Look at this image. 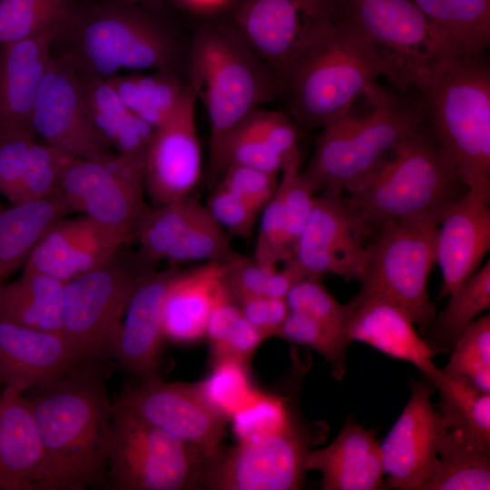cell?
<instances>
[{"instance_id": "obj_1", "label": "cell", "mask_w": 490, "mask_h": 490, "mask_svg": "<svg viewBox=\"0 0 490 490\" xmlns=\"http://www.w3.org/2000/svg\"><path fill=\"white\" fill-rule=\"evenodd\" d=\"M105 362L30 389L44 455L46 490L108 486L113 407Z\"/></svg>"}, {"instance_id": "obj_2", "label": "cell", "mask_w": 490, "mask_h": 490, "mask_svg": "<svg viewBox=\"0 0 490 490\" xmlns=\"http://www.w3.org/2000/svg\"><path fill=\"white\" fill-rule=\"evenodd\" d=\"M363 115L348 112L320 129L302 173L315 194L351 192L427 125L423 93H400L377 83L365 95Z\"/></svg>"}, {"instance_id": "obj_3", "label": "cell", "mask_w": 490, "mask_h": 490, "mask_svg": "<svg viewBox=\"0 0 490 490\" xmlns=\"http://www.w3.org/2000/svg\"><path fill=\"white\" fill-rule=\"evenodd\" d=\"M188 75L209 119L210 181L218 184L228 141L261 103L278 95L277 81L230 24L199 28L189 52Z\"/></svg>"}, {"instance_id": "obj_4", "label": "cell", "mask_w": 490, "mask_h": 490, "mask_svg": "<svg viewBox=\"0 0 490 490\" xmlns=\"http://www.w3.org/2000/svg\"><path fill=\"white\" fill-rule=\"evenodd\" d=\"M57 42L77 72L103 79L122 70L176 72L181 57L172 31L147 7L126 0H78Z\"/></svg>"}, {"instance_id": "obj_5", "label": "cell", "mask_w": 490, "mask_h": 490, "mask_svg": "<svg viewBox=\"0 0 490 490\" xmlns=\"http://www.w3.org/2000/svg\"><path fill=\"white\" fill-rule=\"evenodd\" d=\"M467 190L426 125L346 198L367 237H372L396 223L439 221Z\"/></svg>"}, {"instance_id": "obj_6", "label": "cell", "mask_w": 490, "mask_h": 490, "mask_svg": "<svg viewBox=\"0 0 490 490\" xmlns=\"http://www.w3.org/2000/svg\"><path fill=\"white\" fill-rule=\"evenodd\" d=\"M333 23L370 48L400 93H424L461 54L412 0H334Z\"/></svg>"}, {"instance_id": "obj_7", "label": "cell", "mask_w": 490, "mask_h": 490, "mask_svg": "<svg viewBox=\"0 0 490 490\" xmlns=\"http://www.w3.org/2000/svg\"><path fill=\"white\" fill-rule=\"evenodd\" d=\"M385 75L383 64L369 47L333 24L290 64L278 95L299 127L320 130L350 112Z\"/></svg>"}, {"instance_id": "obj_8", "label": "cell", "mask_w": 490, "mask_h": 490, "mask_svg": "<svg viewBox=\"0 0 490 490\" xmlns=\"http://www.w3.org/2000/svg\"><path fill=\"white\" fill-rule=\"evenodd\" d=\"M428 128L468 189L490 190V65L458 54L424 93Z\"/></svg>"}, {"instance_id": "obj_9", "label": "cell", "mask_w": 490, "mask_h": 490, "mask_svg": "<svg viewBox=\"0 0 490 490\" xmlns=\"http://www.w3.org/2000/svg\"><path fill=\"white\" fill-rule=\"evenodd\" d=\"M123 246L94 269L64 282L62 334L83 365L113 358L132 293L153 269L154 264Z\"/></svg>"}, {"instance_id": "obj_10", "label": "cell", "mask_w": 490, "mask_h": 490, "mask_svg": "<svg viewBox=\"0 0 490 490\" xmlns=\"http://www.w3.org/2000/svg\"><path fill=\"white\" fill-rule=\"evenodd\" d=\"M438 221L388 225L372 236L359 292L382 297L402 309L425 335L436 318L428 279L436 264Z\"/></svg>"}, {"instance_id": "obj_11", "label": "cell", "mask_w": 490, "mask_h": 490, "mask_svg": "<svg viewBox=\"0 0 490 490\" xmlns=\"http://www.w3.org/2000/svg\"><path fill=\"white\" fill-rule=\"evenodd\" d=\"M203 455L113 404L108 486L115 490L196 489Z\"/></svg>"}, {"instance_id": "obj_12", "label": "cell", "mask_w": 490, "mask_h": 490, "mask_svg": "<svg viewBox=\"0 0 490 490\" xmlns=\"http://www.w3.org/2000/svg\"><path fill=\"white\" fill-rule=\"evenodd\" d=\"M298 416L282 430L220 446L203 457L196 489L295 490L316 436Z\"/></svg>"}, {"instance_id": "obj_13", "label": "cell", "mask_w": 490, "mask_h": 490, "mask_svg": "<svg viewBox=\"0 0 490 490\" xmlns=\"http://www.w3.org/2000/svg\"><path fill=\"white\" fill-rule=\"evenodd\" d=\"M143 167L118 155L109 160L71 158L59 190L72 211L83 212L130 242L136 240L151 209L144 201Z\"/></svg>"}, {"instance_id": "obj_14", "label": "cell", "mask_w": 490, "mask_h": 490, "mask_svg": "<svg viewBox=\"0 0 490 490\" xmlns=\"http://www.w3.org/2000/svg\"><path fill=\"white\" fill-rule=\"evenodd\" d=\"M229 23L271 69L277 85L333 23L334 0H240Z\"/></svg>"}, {"instance_id": "obj_15", "label": "cell", "mask_w": 490, "mask_h": 490, "mask_svg": "<svg viewBox=\"0 0 490 490\" xmlns=\"http://www.w3.org/2000/svg\"><path fill=\"white\" fill-rule=\"evenodd\" d=\"M31 129L44 142L73 158L116 156L93 126L78 72L71 58L52 56L31 112Z\"/></svg>"}, {"instance_id": "obj_16", "label": "cell", "mask_w": 490, "mask_h": 490, "mask_svg": "<svg viewBox=\"0 0 490 490\" xmlns=\"http://www.w3.org/2000/svg\"><path fill=\"white\" fill-rule=\"evenodd\" d=\"M116 403L206 456L221 445L229 418L198 384L140 380Z\"/></svg>"}, {"instance_id": "obj_17", "label": "cell", "mask_w": 490, "mask_h": 490, "mask_svg": "<svg viewBox=\"0 0 490 490\" xmlns=\"http://www.w3.org/2000/svg\"><path fill=\"white\" fill-rule=\"evenodd\" d=\"M367 235L339 192L315 196L306 225L294 247V260L307 276L332 274L360 280L367 261Z\"/></svg>"}, {"instance_id": "obj_18", "label": "cell", "mask_w": 490, "mask_h": 490, "mask_svg": "<svg viewBox=\"0 0 490 490\" xmlns=\"http://www.w3.org/2000/svg\"><path fill=\"white\" fill-rule=\"evenodd\" d=\"M408 402L380 445L387 488L426 490L437 464L443 427L431 403L435 387L413 380Z\"/></svg>"}, {"instance_id": "obj_19", "label": "cell", "mask_w": 490, "mask_h": 490, "mask_svg": "<svg viewBox=\"0 0 490 490\" xmlns=\"http://www.w3.org/2000/svg\"><path fill=\"white\" fill-rule=\"evenodd\" d=\"M196 103L187 83L176 110L154 130L143 167L145 192L153 206L188 198L200 181L202 162Z\"/></svg>"}, {"instance_id": "obj_20", "label": "cell", "mask_w": 490, "mask_h": 490, "mask_svg": "<svg viewBox=\"0 0 490 490\" xmlns=\"http://www.w3.org/2000/svg\"><path fill=\"white\" fill-rule=\"evenodd\" d=\"M490 190L468 189L440 218L436 263L442 273L439 298L469 279L490 249Z\"/></svg>"}, {"instance_id": "obj_21", "label": "cell", "mask_w": 490, "mask_h": 490, "mask_svg": "<svg viewBox=\"0 0 490 490\" xmlns=\"http://www.w3.org/2000/svg\"><path fill=\"white\" fill-rule=\"evenodd\" d=\"M179 269L147 271L127 304L114 357L140 380L158 377L162 343V304L167 288Z\"/></svg>"}, {"instance_id": "obj_22", "label": "cell", "mask_w": 490, "mask_h": 490, "mask_svg": "<svg viewBox=\"0 0 490 490\" xmlns=\"http://www.w3.org/2000/svg\"><path fill=\"white\" fill-rule=\"evenodd\" d=\"M126 243L121 234L86 215L61 218L43 234L24 270L65 282L94 269Z\"/></svg>"}, {"instance_id": "obj_23", "label": "cell", "mask_w": 490, "mask_h": 490, "mask_svg": "<svg viewBox=\"0 0 490 490\" xmlns=\"http://www.w3.org/2000/svg\"><path fill=\"white\" fill-rule=\"evenodd\" d=\"M85 366L61 333L0 318V381L24 393Z\"/></svg>"}, {"instance_id": "obj_24", "label": "cell", "mask_w": 490, "mask_h": 490, "mask_svg": "<svg viewBox=\"0 0 490 490\" xmlns=\"http://www.w3.org/2000/svg\"><path fill=\"white\" fill-rule=\"evenodd\" d=\"M60 28L49 26L0 46V132H32V108Z\"/></svg>"}, {"instance_id": "obj_25", "label": "cell", "mask_w": 490, "mask_h": 490, "mask_svg": "<svg viewBox=\"0 0 490 490\" xmlns=\"http://www.w3.org/2000/svg\"><path fill=\"white\" fill-rule=\"evenodd\" d=\"M347 335L383 354L408 362L427 378L436 370L435 356L406 312L391 301L358 292L348 303Z\"/></svg>"}, {"instance_id": "obj_26", "label": "cell", "mask_w": 490, "mask_h": 490, "mask_svg": "<svg viewBox=\"0 0 490 490\" xmlns=\"http://www.w3.org/2000/svg\"><path fill=\"white\" fill-rule=\"evenodd\" d=\"M0 490H46L44 449L29 401L9 387L0 396Z\"/></svg>"}, {"instance_id": "obj_27", "label": "cell", "mask_w": 490, "mask_h": 490, "mask_svg": "<svg viewBox=\"0 0 490 490\" xmlns=\"http://www.w3.org/2000/svg\"><path fill=\"white\" fill-rule=\"evenodd\" d=\"M307 471L321 474L324 490H377L387 488L380 445L368 429L352 416L347 417L337 437L327 447L310 450Z\"/></svg>"}, {"instance_id": "obj_28", "label": "cell", "mask_w": 490, "mask_h": 490, "mask_svg": "<svg viewBox=\"0 0 490 490\" xmlns=\"http://www.w3.org/2000/svg\"><path fill=\"white\" fill-rule=\"evenodd\" d=\"M224 275L223 261L203 262L177 271L162 304L164 339L191 344L205 338L208 319Z\"/></svg>"}, {"instance_id": "obj_29", "label": "cell", "mask_w": 490, "mask_h": 490, "mask_svg": "<svg viewBox=\"0 0 490 490\" xmlns=\"http://www.w3.org/2000/svg\"><path fill=\"white\" fill-rule=\"evenodd\" d=\"M91 121L116 155L144 166L155 128L128 110L105 79L78 72Z\"/></svg>"}, {"instance_id": "obj_30", "label": "cell", "mask_w": 490, "mask_h": 490, "mask_svg": "<svg viewBox=\"0 0 490 490\" xmlns=\"http://www.w3.org/2000/svg\"><path fill=\"white\" fill-rule=\"evenodd\" d=\"M72 211L60 190L0 209V287L24 266L46 230Z\"/></svg>"}, {"instance_id": "obj_31", "label": "cell", "mask_w": 490, "mask_h": 490, "mask_svg": "<svg viewBox=\"0 0 490 490\" xmlns=\"http://www.w3.org/2000/svg\"><path fill=\"white\" fill-rule=\"evenodd\" d=\"M64 281L23 270L0 287V318L30 328L61 333Z\"/></svg>"}, {"instance_id": "obj_32", "label": "cell", "mask_w": 490, "mask_h": 490, "mask_svg": "<svg viewBox=\"0 0 490 490\" xmlns=\"http://www.w3.org/2000/svg\"><path fill=\"white\" fill-rule=\"evenodd\" d=\"M426 379L439 392L436 412L443 427L490 450V394L480 393L439 368Z\"/></svg>"}, {"instance_id": "obj_33", "label": "cell", "mask_w": 490, "mask_h": 490, "mask_svg": "<svg viewBox=\"0 0 490 490\" xmlns=\"http://www.w3.org/2000/svg\"><path fill=\"white\" fill-rule=\"evenodd\" d=\"M122 104L153 128L176 110L187 88L176 72L116 74L105 79Z\"/></svg>"}, {"instance_id": "obj_34", "label": "cell", "mask_w": 490, "mask_h": 490, "mask_svg": "<svg viewBox=\"0 0 490 490\" xmlns=\"http://www.w3.org/2000/svg\"><path fill=\"white\" fill-rule=\"evenodd\" d=\"M205 338L211 366L233 361L249 368L254 353L266 339L244 318L224 279L208 319Z\"/></svg>"}, {"instance_id": "obj_35", "label": "cell", "mask_w": 490, "mask_h": 490, "mask_svg": "<svg viewBox=\"0 0 490 490\" xmlns=\"http://www.w3.org/2000/svg\"><path fill=\"white\" fill-rule=\"evenodd\" d=\"M446 307L436 316L425 341L434 355L453 349L465 328L490 309V260L448 294Z\"/></svg>"}, {"instance_id": "obj_36", "label": "cell", "mask_w": 490, "mask_h": 490, "mask_svg": "<svg viewBox=\"0 0 490 490\" xmlns=\"http://www.w3.org/2000/svg\"><path fill=\"white\" fill-rule=\"evenodd\" d=\"M463 54L485 57L490 46V0H412Z\"/></svg>"}, {"instance_id": "obj_37", "label": "cell", "mask_w": 490, "mask_h": 490, "mask_svg": "<svg viewBox=\"0 0 490 490\" xmlns=\"http://www.w3.org/2000/svg\"><path fill=\"white\" fill-rule=\"evenodd\" d=\"M438 464L426 490H488L490 450L456 431L444 430L437 446Z\"/></svg>"}, {"instance_id": "obj_38", "label": "cell", "mask_w": 490, "mask_h": 490, "mask_svg": "<svg viewBox=\"0 0 490 490\" xmlns=\"http://www.w3.org/2000/svg\"><path fill=\"white\" fill-rule=\"evenodd\" d=\"M223 262L224 282L234 300L245 297L286 299L292 286L307 276L294 258L282 268L270 267L234 251Z\"/></svg>"}, {"instance_id": "obj_39", "label": "cell", "mask_w": 490, "mask_h": 490, "mask_svg": "<svg viewBox=\"0 0 490 490\" xmlns=\"http://www.w3.org/2000/svg\"><path fill=\"white\" fill-rule=\"evenodd\" d=\"M201 207L190 197L151 207L136 238L137 252L152 264L165 260Z\"/></svg>"}, {"instance_id": "obj_40", "label": "cell", "mask_w": 490, "mask_h": 490, "mask_svg": "<svg viewBox=\"0 0 490 490\" xmlns=\"http://www.w3.org/2000/svg\"><path fill=\"white\" fill-rule=\"evenodd\" d=\"M445 374L474 389L490 394V314L473 320L461 333L451 350Z\"/></svg>"}, {"instance_id": "obj_41", "label": "cell", "mask_w": 490, "mask_h": 490, "mask_svg": "<svg viewBox=\"0 0 490 490\" xmlns=\"http://www.w3.org/2000/svg\"><path fill=\"white\" fill-rule=\"evenodd\" d=\"M78 0H0V46L62 26Z\"/></svg>"}, {"instance_id": "obj_42", "label": "cell", "mask_w": 490, "mask_h": 490, "mask_svg": "<svg viewBox=\"0 0 490 490\" xmlns=\"http://www.w3.org/2000/svg\"><path fill=\"white\" fill-rule=\"evenodd\" d=\"M278 337L320 354L329 364L334 378L341 380L345 376L350 343L346 332L289 310Z\"/></svg>"}, {"instance_id": "obj_43", "label": "cell", "mask_w": 490, "mask_h": 490, "mask_svg": "<svg viewBox=\"0 0 490 490\" xmlns=\"http://www.w3.org/2000/svg\"><path fill=\"white\" fill-rule=\"evenodd\" d=\"M230 235L202 205L192 221L171 248L165 260L172 263L224 261L234 250Z\"/></svg>"}, {"instance_id": "obj_44", "label": "cell", "mask_w": 490, "mask_h": 490, "mask_svg": "<svg viewBox=\"0 0 490 490\" xmlns=\"http://www.w3.org/2000/svg\"><path fill=\"white\" fill-rule=\"evenodd\" d=\"M287 398L258 390L232 416L239 441L284 429L296 416Z\"/></svg>"}, {"instance_id": "obj_45", "label": "cell", "mask_w": 490, "mask_h": 490, "mask_svg": "<svg viewBox=\"0 0 490 490\" xmlns=\"http://www.w3.org/2000/svg\"><path fill=\"white\" fill-rule=\"evenodd\" d=\"M212 374L199 387L206 397L229 419L254 396L249 367L233 361L212 366Z\"/></svg>"}, {"instance_id": "obj_46", "label": "cell", "mask_w": 490, "mask_h": 490, "mask_svg": "<svg viewBox=\"0 0 490 490\" xmlns=\"http://www.w3.org/2000/svg\"><path fill=\"white\" fill-rule=\"evenodd\" d=\"M281 173L276 194L280 201L293 251L310 214L316 194L300 170V157L285 162Z\"/></svg>"}, {"instance_id": "obj_47", "label": "cell", "mask_w": 490, "mask_h": 490, "mask_svg": "<svg viewBox=\"0 0 490 490\" xmlns=\"http://www.w3.org/2000/svg\"><path fill=\"white\" fill-rule=\"evenodd\" d=\"M289 309L299 312L347 333L348 304H340L318 276H305L289 289ZM348 336V335H347Z\"/></svg>"}, {"instance_id": "obj_48", "label": "cell", "mask_w": 490, "mask_h": 490, "mask_svg": "<svg viewBox=\"0 0 490 490\" xmlns=\"http://www.w3.org/2000/svg\"><path fill=\"white\" fill-rule=\"evenodd\" d=\"M71 158L63 151L34 140L28 151L23 178L24 201L41 199L58 191L62 172Z\"/></svg>"}, {"instance_id": "obj_49", "label": "cell", "mask_w": 490, "mask_h": 490, "mask_svg": "<svg viewBox=\"0 0 490 490\" xmlns=\"http://www.w3.org/2000/svg\"><path fill=\"white\" fill-rule=\"evenodd\" d=\"M253 259L260 264L279 267L291 260L293 251L289 240L286 220L276 191L261 210Z\"/></svg>"}, {"instance_id": "obj_50", "label": "cell", "mask_w": 490, "mask_h": 490, "mask_svg": "<svg viewBox=\"0 0 490 490\" xmlns=\"http://www.w3.org/2000/svg\"><path fill=\"white\" fill-rule=\"evenodd\" d=\"M35 140L30 131L0 132V193L12 204L24 202L23 178L29 148Z\"/></svg>"}, {"instance_id": "obj_51", "label": "cell", "mask_w": 490, "mask_h": 490, "mask_svg": "<svg viewBox=\"0 0 490 490\" xmlns=\"http://www.w3.org/2000/svg\"><path fill=\"white\" fill-rule=\"evenodd\" d=\"M204 206L230 237H252L260 211L227 188L217 184Z\"/></svg>"}, {"instance_id": "obj_52", "label": "cell", "mask_w": 490, "mask_h": 490, "mask_svg": "<svg viewBox=\"0 0 490 490\" xmlns=\"http://www.w3.org/2000/svg\"><path fill=\"white\" fill-rule=\"evenodd\" d=\"M230 164H238L278 174L283 160L253 131L243 123L228 141L222 157V173Z\"/></svg>"}, {"instance_id": "obj_53", "label": "cell", "mask_w": 490, "mask_h": 490, "mask_svg": "<svg viewBox=\"0 0 490 490\" xmlns=\"http://www.w3.org/2000/svg\"><path fill=\"white\" fill-rule=\"evenodd\" d=\"M285 162L300 157L299 125L288 114L277 111H255L244 122Z\"/></svg>"}, {"instance_id": "obj_54", "label": "cell", "mask_w": 490, "mask_h": 490, "mask_svg": "<svg viewBox=\"0 0 490 490\" xmlns=\"http://www.w3.org/2000/svg\"><path fill=\"white\" fill-rule=\"evenodd\" d=\"M277 175L248 166L230 164L224 170L218 184L260 212L276 191L279 183Z\"/></svg>"}, {"instance_id": "obj_55", "label": "cell", "mask_w": 490, "mask_h": 490, "mask_svg": "<svg viewBox=\"0 0 490 490\" xmlns=\"http://www.w3.org/2000/svg\"><path fill=\"white\" fill-rule=\"evenodd\" d=\"M235 302L247 321L265 338L279 335L289 311L286 299L245 297Z\"/></svg>"}, {"instance_id": "obj_56", "label": "cell", "mask_w": 490, "mask_h": 490, "mask_svg": "<svg viewBox=\"0 0 490 490\" xmlns=\"http://www.w3.org/2000/svg\"><path fill=\"white\" fill-rule=\"evenodd\" d=\"M188 11L200 15H211L232 10L240 0H177Z\"/></svg>"}, {"instance_id": "obj_57", "label": "cell", "mask_w": 490, "mask_h": 490, "mask_svg": "<svg viewBox=\"0 0 490 490\" xmlns=\"http://www.w3.org/2000/svg\"><path fill=\"white\" fill-rule=\"evenodd\" d=\"M126 1L149 8L150 6L155 5L160 0H126Z\"/></svg>"}, {"instance_id": "obj_58", "label": "cell", "mask_w": 490, "mask_h": 490, "mask_svg": "<svg viewBox=\"0 0 490 490\" xmlns=\"http://www.w3.org/2000/svg\"><path fill=\"white\" fill-rule=\"evenodd\" d=\"M4 388H5V387L3 386V384H2L1 381H0V396H1V394H2V392H3V390H4Z\"/></svg>"}]
</instances>
